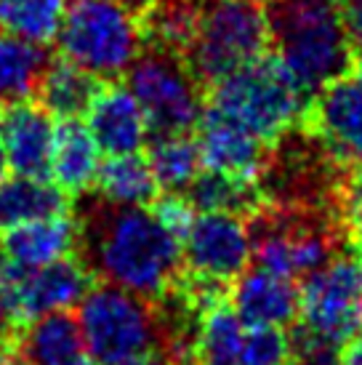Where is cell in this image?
<instances>
[{"instance_id":"cell-21","label":"cell","mask_w":362,"mask_h":365,"mask_svg":"<svg viewBox=\"0 0 362 365\" xmlns=\"http://www.w3.org/2000/svg\"><path fill=\"white\" fill-rule=\"evenodd\" d=\"M184 195L197 213H234L242 219L253 216L264 203L262 182L237 179L211 168L197 173Z\"/></svg>"},{"instance_id":"cell-42","label":"cell","mask_w":362,"mask_h":365,"mask_svg":"<svg viewBox=\"0 0 362 365\" xmlns=\"http://www.w3.org/2000/svg\"><path fill=\"white\" fill-rule=\"evenodd\" d=\"M0 125H3V112H0Z\"/></svg>"},{"instance_id":"cell-23","label":"cell","mask_w":362,"mask_h":365,"mask_svg":"<svg viewBox=\"0 0 362 365\" xmlns=\"http://www.w3.org/2000/svg\"><path fill=\"white\" fill-rule=\"evenodd\" d=\"M144 147L152 176L165 192H184L202 171L200 147L192 133H155Z\"/></svg>"},{"instance_id":"cell-25","label":"cell","mask_w":362,"mask_h":365,"mask_svg":"<svg viewBox=\"0 0 362 365\" xmlns=\"http://www.w3.org/2000/svg\"><path fill=\"white\" fill-rule=\"evenodd\" d=\"M67 0H0V30L32 46L56 41Z\"/></svg>"},{"instance_id":"cell-10","label":"cell","mask_w":362,"mask_h":365,"mask_svg":"<svg viewBox=\"0 0 362 365\" xmlns=\"http://www.w3.org/2000/svg\"><path fill=\"white\" fill-rule=\"evenodd\" d=\"M88 288L90 272L72 254L32 269L9 262L0 274V302L14 325H27L48 312H64L78 304Z\"/></svg>"},{"instance_id":"cell-9","label":"cell","mask_w":362,"mask_h":365,"mask_svg":"<svg viewBox=\"0 0 362 365\" xmlns=\"http://www.w3.org/2000/svg\"><path fill=\"white\" fill-rule=\"evenodd\" d=\"M299 320L309 331L343 346L362 328V262L336 254L320 269L301 277Z\"/></svg>"},{"instance_id":"cell-22","label":"cell","mask_w":362,"mask_h":365,"mask_svg":"<svg viewBox=\"0 0 362 365\" xmlns=\"http://www.w3.org/2000/svg\"><path fill=\"white\" fill-rule=\"evenodd\" d=\"M70 213V197L56 184L14 176L0 182V230Z\"/></svg>"},{"instance_id":"cell-4","label":"cell","mask_w":362,"mask_h":365,"mask_svg":"<svg viewBox=\"0 0 362 365\" xmlns=\"http://www.w3.org/2000/svg\"><path fill=\"white\" fill-rule=\"evenodd\" d=\"M86 355L99 365H118L128 357L162 349L165 328L152 299L131 294L112 283L90 285L78 302Z\"/></svg>"},{"instance_id":"cell-30","label":"cell","mask_w":362,"mask_h":365,"mask_svg":"<svg viewBox=\"0 0 362 365\" xmlns=\"http://www.w3.org/2000/svg\"><path fill=\"white\" fill-rule=\"evenodd\" d=\"M152 216L162 224L165 232H171L176 240H184V235L190 232L192 222H195V205L187 200V195L181 192H165L162 197L152 200Z\"/></svg>"},{"instance_id":"cell-19","label":"cell","mask_w":362,"mask_h":365,"mask_svg":"<svg viewBox=\"0 0 362 365\" xmlns=\"http://www.w3.org/2000/svg\"><path fill=\"white\" fill-rule=\"evenodd\" d=\"M19 352L30 365H78L86 357V344L75 314L64 309L30 320L21 331Z\"/></svg>"},{"instance_id":"cell-6","label":"cell","mask_w":362,"mask_h":365,"mask_svg":"<svg viewBox=\"0 0 362 365\" xmlns=\"http://www.w3.org/2000/svg\"><path fill=\"white\" fill-rule=\"evenodd\" d=\"M269 19L256 3L213 0L205 3L184 61L200 86H213L269 48Z\"/></svg>"},{"instance_id":"cell-15","label":"cell","mask_w":362,"mask_h":365,"mask_svg":"<svg viewBox=\"0 0 362 365\" xmlns=\"http://www.w3.org/2000/svg\"><path fill=\"white\" fill-rule=\"evenodd\" d=\"M86 115H88L86 125L101 153L131 155L144 150L150 123L128 86L118 81L101 83Z\"/></svg>"},{"instance_id":"cell-2","label":"cell","mask_w":362,"mask_h":365,"mask_svg":"<svg viewBox=\"0 0 362 365\" xmlns=\"http://www.w3.org/2000/svg\"><path fill=\"white\" fill-rule=\"evenodd\" d=\"M267 19L272 53L309 99L352 72L357 56L343 30L341 0H272Z\"/></svg>"},{"instance_id":"cell-28","label":"cell","mask_w":362,"mask_h":365,"mask_svg":"<svg viewBox=\"0 0 362 365\" xmlns=\"http://www.w3.org/2000/svg\"><path fill=\"white\" fill-rule=\"evenodd\" d=\"M288 328L291 331L285 336H288V363L291 365H338L343 346L309 331L301 320L291 323Z\"/></svg>"},{"instance_id":"cell-11","label":"cell","mask_w":362,"mask_h":365,"mask_svg":"<svg viewBox=\"0 0 362 365\" xmlns=\"http://www.w3.org/2000/svg\"><path fill=\"white\" fill-rule=\"evenodd\" d=\"M299 128L314 136L338 165H362V59L349 75L314 93Z\"/></svg>"},{"instance_id":"cell-16","label":"cell","mask_w":362,"mask_h":365,"mask_svg":"<svg viewBox=\"0 0 362 365\" xmlns=\"http://www.w3.org/2000/svg\"><path fill=\"white\" fill-rule=\"evenodd\" d=\"M229 307L251 328H288L299 317V283L262 267H253L234 277Z\"/></svg>"},{"instance_id":"cell-17","label":"cell","mask_w":362,"mask_h":365,"mask_svg":"<svg viewBox=\"0 0 362 365\" xmlns=\"http://www.w3.org/2000/svg\"><path fill=\"white\" fill-rule=\"evenodd\" d=\"M78 243V224L70 213L38 219L19 227L6 230V237L0 240V248L11 264L19 267H43L56 259H64L75 251Z\"/></svg>"},{"instance_id":"cell-27","label":"cell","mask_w":362,"mask_h":365,"mask_svg":"<svg viewBox=\"0 0 362 365\" xmlns=\"http://www.w3.org/2000/svg\"><path fill=\"white\" fill-rule=\"evenodd\" d=\"M46 61L48 59L41 46L0 32V102L35 96V86Z\"/></svg>"},{"instance_id":"cell-3","label":"cell","mask_w":362,"mask_h":365,"mask_svg":"<svg viewBox=\"0 0 362 365\" xmlns=\"http://www.w3.org/2000/svg\"><path fill=\"white\" fill-rule=\"evenodd\" d=\"M309 96L274 53L242 64L205 91V107L222 112L267 147L282 142L301 123Z\"/></svg>"},{"instance_id":"cell-8","label":"cell","mask_w":362,"mask_h":365,"mask_svg":"<svg viewBox=\"0 0 362 365\" xmlns=\"http://www.w3.org/2000/svg\"><path fill=\"white\" fill-rule=\"evenodd\" d=\"M251 259L282 277H306L336 256V230L293 211H259L248 216Z\"/></svg>"},{"instance_id":"cell-14","label":"cell","mask_w":362,"mask_h":365,"mask_svg":"<svg viewBox=\"0 0 362 365\" xmlns=\"http://www.w3.org/2000/svg\"><path fill=\"white\" fill-rule=\"evenodd\" d=\"M197 147L202 168L229 173L248 182H262L267 171V144L205 104L197 120Z\"/></svg>"},{"instance_id":"cell-24","label":"cell","mask_w":362,"mask_h":365,"mask_svg":"<svg viewBox=\"0 0 362 365\" xmlns=\"http://www.w3.org/2000/svg\"><path fill=\"white\" fill-rule=\"evenodd\" d=\"M101 200L118 205H147L157 197V182L150 171L147 158L139 153L131 155H110L99 163V171L93 179Z\"/></svg>"},{"instance_id":"cell-37","label":"cell","mask_w":362,"mask_h":365,"mask_svg":"<svg viewBox=\"0 0 362 365\" xmlns=\"http://www.w3.org/2000/svg\"><path fill=\"white\" fill-rule=\"evenodd\" d=\"M352 248H354V256L362 262V230H357V232H352Z\"/></svg>"},{"instance_id":"cell-33","label":"cell","mask_w":362,"mask_h":365,"mask_svg":"<svg viewBox=\"0 0 362 365\" xmlns=\"http://www.w3.org/2000/svg\"><path fill=\"white\" fill-rule=\"evenodd\" d=\"M338 365H362V328L343 344Z\"/></svg>"},{"instance_id":"cell-29","label":"cell","mask_w":362,"mask_h":365,"mask_svg":"<svg viewBox=\"0 0 362 365\" xmlns=\"http://www.w3.org/2000/svg\"><path fill=\"white\" fill-rule=\"evenodd\" d=\"M240 365H288V336L282 328L245 325Z\"/></svg>"},{"instance_id":"cell-41","label":"cell","mask_w":362,"mask_h":365,"mask_svg":"<svg viewBox=\"0 0 362 365\" xmlns=\"http://www.w3.org/2000/svg\"><path fill=\"white\" fill-rule=\"evenodd\" d=\"M78 365H99V363H93V360H90V357H88V360H86V357H83V360H81V363H78Z\"/></svg>"},{"instance_id":"cell-18","label":"cell","mask_w":362,"mask_h":365,"mask_svg":"<svg viewBox=\"0 0 362 365\" xmlns=\"http://www.w3.org/2000/svg\"><path fill=\"white\" fill-rule=\"evenodd\" d=\"M99 144L81 118H61L53 128L51 179L61 192L81 195L93 187L99 171Z\"/></svg>"},{"instance_id":"cell-38","label":"cell","mask_w":362,"mask_h":365,"mask_svg":"<svg viewBox=\"0 0 362 365\" xmlns=\"http://www.w3.org/2000/svg\"><path fill=\"white\" fill-rule=\"evenodd\" d=\"M6 173H9V163H6V155H3V150H0V182L6 179Z\"/></svg>"},{"instance_id":"cell-32","label":"cell","mask_w":362,"mask_h":365,"mask_svg":"<svg viewBox=\"0 0 362 365\" xmlns=\"http://www.w3.org/2000/svg\"><path fill=\"white\" fill-rule=\"evenodd\" d=\"M343 30L357 59H362V0H341Z\"/></svg>"},{"instance_id":"cell-7","label":"cell","mask_w":362,"mask_h":365,"mask_svg":"<svg viewBox=\"0 0 362 365\" xmlns=\"http://www.w3.org/2000/svg\"><path fill=\"white\" fill-rule=\"evenodd\" d=\"M128 70V88L152 133H192L197 128L205 91L179 53L150 48Z\"/></svg>"},{"instance_id":"cell-5","label":"cell","mask_w":362,"mask_h":365,"mask_svg":"<svg viewBox=\"0 0 362 365\" xmlns=\"http://www.w3.org/2000/svg\"><path fill=\"white\" fill-rule=\"evenodd\" d=\"M56 38L61 56L96 78L128 72L144 46L136 14L118 0H70Z\"/></svg>"},{"instance_id":"cell-34","label":"cell","mask_w":362,"mask_h":365,"mask_svg":"<svg viewBox=\"0 0 362 365\" xmlns=\"http://www.w3.org/2000/svg\"><path fill=\"white\" fill-rule=\"evenodd\" d=\"M14 334H16V325H14V320H11L9 309H6L3 302H0V349H9Z\"/></svg>"},{"instance_id":"cell-39","label":"cell","mask_w":362,"mask_h":365,"mask_svg":"<svg viewBox=\"0 0 362 365\" xmlns=\"http://www.w3.org/2000/svg\"><path fill=\"white\" fill-rule=\"evenodd\" d=\"M6 264H9V259H6V254H3V248H0V274H3V269H6Z\"/></svg>"},{"instance_id":"cell-40","label":"cell","mask_w":362,"mask_h":365,"mask_svg":"<svg viewBox=\"0 0 362 365\" xmlns=\"http://www.w3.org/2000/svg\"><path fill=\"white\" fill-rule=\"evenodd\" d=\"M240 3H256V6H264V3H272V0H240Z\"/></svg>"},{"instance_id":"cell-26","label":"cell","mask_w":362,"mask_h":365,"mask_svg":"<svg viewBox=\"0 0 362 365\" xmlns=\"http://www.w3.org/2000/svg\"><path fill=\"white\" fill-rule=\"evenodd\" d=\"M245 323L229 304L208 309L195 331V355L200 365H240Z\"/></svg>"},{"instance_id":"cell-31","label":"cell","mask_w":362,"mask_h":365,"mask_svg":"<svg viewBox=\"0 0 362 365\" xmlns=\"http://www.w3.org/2000/svg\"><path fill=\"white\" fill-rule=\"evenodd\" d=\"M341 219L352 232L362 230V165H354L341 184Z\"/></svg>"},{"instance_id":"cell-20","label":"cell","mask_w":362,"mask_h":365,"mask_svg":"<svg viewBox=\"0 0 362 365\" xmlns=\"http://www.w3.org/2000/svg\"><path fill=\"white\" fill-rule=\"evenodd\" d=\"M99 86L101 81L96 75L86 72L64 56H56V59L46 61L38 86H35V96L59 120L61 118H81L86 115Z\"/></svg>"},{"instance_id":"cell-36","label":"cell","mask_w":362,"mask_h":365,"mask_svg":"<svg viewBox=\"0 0 362 365\" xmlns=\"http://www.w3.org/2000/svg\"><path fill=\"white\" fill-rule=\"evenodd\" d=\"M0 365H30L27 357L21 352H9V349H0Z\"/></svg>"},{"instance_id":"cell-12","label":"cell","mask_w":362,"mask_h":365,"mask_svg":"<svg viewBox=\"0 0 362 365\" xmlns=\"http://www.w3.org/2000/svg\"><path fill=\"white\" fill-rule=\"evenodd\" d=\"M181 259L190 272L229 283L251 262L248 222L234 213H197L181 240Z\"/></svg>"},{"instance_id":"cell-1","label":"cell","mask_w":362,"mask_h":365,"mask_svg":"<svg viewBox=\"0 0 362 365\" xmlns=\"http://www.w3.org/2000/svg\"><path fill=\"white\" fill-rule=\"evenodd\" d=\"M75 224L78 259L90 277L144 299H160L181 274V243L144 205L93 200Z\"/></svg>"},{"instance_id":"cell-13","label":"cell","mask_w":362,"mask_h":365,"mask_svg":"<svg viewBox=\"0 0 362 365\" xmlns=\"http://www.w3.org/2000/svg\"><path fill=\"white\" fill-rule=\"evenodd\" d=\"M53 115L38 99H16L9 102L3 112L0 142L9 168L16 176L27 179H51V153H53Z\"/></svg>"},{"instance_id":"cell-35","label":"cell","mask_w":362,"mask_h":365,"mask_svg":"<svg viewBox=\"0 0 362 365\" xmlns=\"http://www.w3.org/2000/svg\"><path fill=\"white\" fill-rule=\"evenodd\" d=\"M118 365H168L165 355H162L160 349H155V352H144V355H136V357H128V360H123Z\"/></svg>"}]
</instances>
